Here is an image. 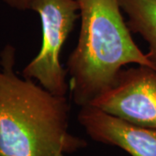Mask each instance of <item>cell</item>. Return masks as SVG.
I'll return each mask as SVG.
<instances>
[{
  "instance_id": "1",
  "label": "cell",
  "mask_w": 156,
  "mask_h": 156,
  "mask_svg": "<svg viewBox=\"0 0 156 156\" xmlns=\"http://www.w3.org/2000/svg\"><path fill=\"white\" fill-rule=\"evenodd\" d=\"M16 49L0 52V156H56L84 148L69 131V105L32 79L15 72Z\"/></svg>"
},
{
  "instance_id": "2",
  "label": "cell",
  "mask_w": 156,
  "mask_h": 156,
  "mask_svg": "<svg viewBox=\"0 0 156 156\" xmlns=\"http://www.w3.org/2000/svg\"><path fill=\"white\" fill-rule=\"evenodd\" d=\"M81 18L77 44L66 70L74 102L80 108L112 87L128 64H154L134 43L119 0H76Z\"/></svg>"
},
{
  "instance_id": "3",
  "label": "cell",
  "mask_w": 156,
  "mask_h": 156,
  "mask_svg": "<svg viewBox=\"0 0 156 156\" xmlns=\"http://www.w3.org/2000/svg\"><path fill=\"white\" fill-rule=\"evenodd\" d=\"M30 10L37 12L42 25L38 54L24 67L23 76L37 80L52 94L65 96L68 73L62 66V48L80 17L76 0H32Z\"/></svg>"
},
{
  "instance_id": "4",
  "label": "cell",
  "mask_w": 156,
  "mask_h": 156,
  "mask_svg": "<svg viewBox=\"0 0 156 156\" xmlns=\"http://www.w3.org/2000/svg\"><path fill=\"white\" fill-rule=\"evenodd\" d=\"M89 105L129 123L156 129V69H122L114 85Z\"/></svg>"
},
{
  "instance_id": "5",
  "label": "cell",
  "mask_w": 156,
  "mask_h": 156,
  "mask_svg": "<svg viewBox=\"0 0 156 156\" xmlns=\"http://www.w3.org/2000/svg\"><path fill=\"white\" fill-rule=\"evenodd\" d=\"M77 120L96 142L118 147L131 156H156V129L129 123L92 105L82 107Z\"/></svg>"
},
{
  "instance_id": "6",
  "label": "cell",
  "mask_w": 156,
  "mask_h": 156,
  "mask_svg": "<svg viewBox=\"0 0 156 156\" xmlns=\"http://www.w3.org/2000/svg\"><path fill=\"white\" fill-rule=\"evenodd\" d=\"M131 32L148 44V58L156 67V0H119Z\"/></svg>"
},
{
  "instance_id": "7",
  "label": "cell",
  "mask_w": 156,
  "mask_h": 156,
  "mask_svg": "<svg viewBox=\"0 0 156 156\" xmlns=\"http://www.w3.org/2000/svg\"><path fill=\"white\" fill-rule=\"evenodd\" d=\"M7 5L18 11L30 10L32 0H3Z\"/></svg>"
},
{
  "instance_id": "8",
  "label": "cell",
  "mask_w": 156,
  "mask_h": 156,
  "mask_svg": "<svg viewBox=\"0 0 156 156\" xmlns=\"http://www.w3.org/2000/svg\"><path fill=\"white\" fill-rule=\"evenodd\" d=\"M56 156H64V154H62V153H60V154H58Z\"/></svg>"
}]
</instances>
